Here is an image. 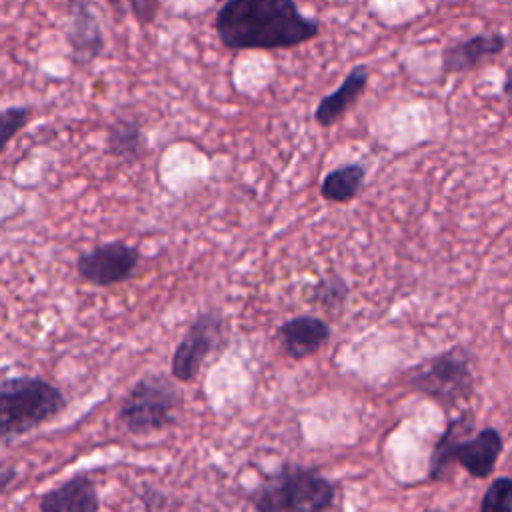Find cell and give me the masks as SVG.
Returning a JSON list of instances; mask_svg holds the SVG:
<instances>
[{"instance_id": "cell-21", "label": "cell", "mask_w": 512, "mask_h": 512, "mask_svg": "<svg viewBox=\"0 0 512 512\" xmlns=\"http://www.w3.org/2000/svg\"><path fill=\"white\" fill-rule=\"evenodd\" d=\"M504 94L512 100V66L508 68V72H506V76H504Z\"/></svg>"}, {"instance_id": "cell-14", "label": "cell", "mask_w": 512, "mask_h": 512, "mask_svg": "<svg viewBox=\"0 0 512 512\" xmlns=\"http://www.w3.org/2000/svg\"><path fill=\"white\" fill-rule=\"evenodd\" d=\"M110 156L122 162H136L146 152V134L132 118H116L106 134Z\"/></svg>"}, {"instance_id": "cell-17", "label": "cell", "mask_w": 512, "mask_h": 512, "mask_svg": "<svg viewBox=\"0 0 512 512\" xmlns=\"http://www.w3.org/2000/svg\"><path fill=\"white\" fill-rule=\"evenodd\" d=\"M482 512H510L512 510V478L510 476H498L492 480V484L486 488L482 502Z\"/></svg>"}, {"instance_id": "cell-3", "label": "cell", "mask_w": 512, "mask_h": 512, "mask_svg": "<svg viewBox=\"0 0 512 512\" xmlns=\"http://www.w3.org/2000/svg\"><path fill=\"white\" fill-rule=\"evenodd\" d=\"M248 500L258 512H320L334 506L336 486L312 466L286 462Z\"/></svg>"}, {"instance_id": "cell-5", "label": "cell", "mask_w": 512, "mask_h": 512, "mask_svg": "<svg viewBox=\"0 0 512 512\" xmlns=\"http://www.w3.org/2000/svg\"><path fill=\"white\" fill-rule=\"evenodd\" d=\"M180 394L162 374H146L132 384L124 396L118 422L138 436L166 430L176 424Z\"/></svg>"}, {"instance_id": "cell-12", "label": "cell", "mask_w": 512, "mask_h": 512, "mask_svg": "<svg viewBox=\"0 0 512 512\" xmlns=\"http://www.w3.org/2000/svg\"><path fill=\"white\" fill-rule=\"evenodd\" d=\"M38 508L42 512H96L100 510V498L94 480L88 474H76L44 492Z\"/></svg>"}, {"instance_id": "cell-20", "label": "cell", "mask_w": 512, "mask_h": 512, "mask_svg": "<svg viewBox=\"0 0 512 512\" xmlns=\"http://www.w3.org/2000/svg\"><path fill=\"white\" fill-rule=\"evenodd\" d=\"M14 478H16V468H4V470H0V494L12 484Z\"/></svg>"}, {"instance_id": "cell-13", "label": "cell", "mask_w": 512, "mask_h": 512, "mask_svg": "<svg viewBox=\"0 0 512 512\" xmlns=\"http://www.w3.org/2000/svg\"><path fill=\"white\" fill-rule=\"evenodd\" d=\"M368 78H370V72L366 66H362V64L354 66L346 74L342 84L318 102V106L314 110V120L324 128L336 124L364 94Z\"/></svg>"}, {"instance_id": "cell-6", "label": "cell", "mask_w": 512, "mask_h": 512, "mask_svg": "<svg viewBox=\"0 0 512 512\" xmlns=\"http://www.w3.org/2000/svg\"><path fill=\"white\" fill-rule=\"evenodd\" d=\"M406 386L432 398L444 410L468 400L474 392V374L468 350L450 348L414 366L406 376Z\"/></svg>"}, {"instance_id": "cell-9", "label": "cell", "mask_w": 512, "mask_h": 512, "mask_svg": "<svg viewBox=\"0 0 512 512\" xmlns=\"http://www.w3.org/2000/svg\"><path fill=\"white\" fill-rule=\"evenodd\" d=\"M66 40L78 66L94 62L104 52V34L90 0H68Z\"/></svg>"}, {"instance_id": "cell-7", "label": "cell", "mask_w": 512, "mask_h": 512, "mask_svg": "<svg viewBox=\"0 0 512 512\" xmlns=\"http://www.w3.org/2000/svg\"><path fill=\"white\" fill-rule=\"evenodd\" d=\"M224 340L226 326L222 314L218 310L200 312L192 320L172 354V378L178 382H192L198 376L206 358L216 352L224 344Z\"/></svg>"}, {"instance_id": "cell-15", "label": "cell", "mask_w": 512, "mask_h": 512, "mask_svg": "<svg viewBox=\"0 0 512 512\" xmlns=\"http://www.w3.org/2000/svg\"><path fill=\"white\" fill-rule=\"evenodd\" d=\"M364 176H366V170L362 164L338 166L324 176L320 184V194L328 202H336V204L350 202L360 192Z\"/></svg>"}, {"instance_id": "cell-19", "label": "cell", "mask_w": 512, "mask_h": 512, "mask_svg": "<svg viewBox=\"0 0 512 512\" xmlns=\"http://www.w3.org/2000/svg\"><path fill=\"white\" fill-rule=\"evenodd\" d=\"M128 6L136 20L142 24L152 22L158 14V0H128Z\"/></svg>"}, {"instance_id": "cell-8", "label": "cell", "mask_w": 512, "mask_h": 512, "mask_svg": "<svg viewBox=\"0 0 512 512\" xmlns=\"http://www.w3.org/2000/svg\"><path fill=\"white\" fill-rule=\"evenodd\" d=\"M140 264V250L122 240H112L86 250L76 260L78 276L96 286L108 288L132 278Z\"/></svg>"}, {"instance_id": "cell-18", "label": "cell", "mask_w": 512, "mask_h": 512, "mask_svg": "<svg viewBox=\"0 0 512 512\" xmlns=\"http://www.w3.org/2000/svg\"><path fill=\"white\" fill-rule=\"evenodd\" d=\"M30 108L28 106H8L0 110V154L8 142L28 124Z\"/></svg>"}, {"instance_id": "cell-1", "label": "cell", "mask_w": 512, "mask_h": 512, "mask_svg": "<svg viewBox=\"0 0 512 512\" xmlns=\"http://www.w3.org/2000/svg\"><path fill=\"white\" fill-rule=\"evenodd\" d=\"M214 30L230 50H278L310 42L320 24L304 16L294 0H226Z\"/></svg>"}, {"instance_id": "cell-2", "label": "cell", "mask_w": 512, "mask_h": 512, "mask_svg": "<svg viewBox=\"0 0 512 512\" xmlns=\"http://www.w3.org/2000/svg\"><path fill=\"white\" fill-rule=\"evenodd\" d=\"M472 430L474 416L470 412L448 420L442 436L432 448L428 480H444L452 462H458L474 478H488L492 474L504 450V438L492 426L468 436Z\"/></svg>"}, {"instance_id": "cell-11", "label": "cell", "mask_w": 512, "mask_h": 512, "mask_svg": "<svg viewBox=\"0 0 512 512\" xmlns=\"http://www.w3.org/2000/svg\"><path fill=\"white\" fill-rule=\"evenodd\" d=\"M506 36L490 32V34H474L466 40L454 42L442 50V72L444 74H460L474 70L484 60L494 58L504 52Z\"/></svg>"}, {"instance_id": "cell-16", "label": "cell", "mask_w": 512, "mask_h": 512, "mask_svg": "<svg viewBox=\"0 0 512 512\" xmlns=\"http://www.w3.org/2000/svg\"><path fill=\"white\" fill-rule=\"evenodd\" d=\"M350 294L348 284L344 282V278L336 272L320 278L314 286H312V294L310 300L316 306H322L324 310H338L344 306L346 298Z\"/></svg>"}, {"instance_id": "cell-10", "label": "cell", "mask_w": 512, "mask_h": 512, "mask_svg": "<svg viewBox=\"0 0 512 512\" xmlns=\"http://www.w3.org/2000/svg\"><path fill=\"white\" fill-rule=\"evenodd\" d=\"M330 334L328 322L310 314L288 318L276 328V340L282 352L294 360L316 354L330 340Z\"/></svg>"}, {"instance_id": "cell-4", "label": "cell", "mask_w": 512, "mask_h": 512, "mask_svg": "<svg viewBox=\"0 0 512 512\" xmlns=\"http://www.w3.org/2000/svg\"><path fill=\"white\" fill-rule=\"evenodd\" d=\"M66 408L62 390L42 376L0 380V440L28 434Z\"/></svg>"}]
</instances>
